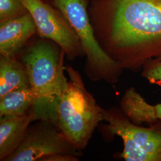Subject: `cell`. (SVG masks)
Here are the masks:
<instances>
[{"instance_id":"16","label":"cell","mask_w":161,"mask_h":161,"mask_svg":"<svg viewBox=\"0 0 161 161\" xmlns=\"http://www.w3.org/2000/svg\"><path fill=\"white\" fill-rule=\"evenodd\" d=\"M155 108L157 118L158 119V120L161 121V103L155 105Z\"/></svg>"},{"instance_id":"8","label":"cell","mask_w":161,"mask_h":161,"mask_svg":"<svg viewBox=\"0 0 161 161\" xmlns=\"http://www.w3.org/2000/svg\"><path fill=\"white\" fill-rule=\"evenodd\" d=\"M36 32V26L29 13L0 22L1 56L16 57L27 41Z\"/></svg>"},{"instance_id":"15","label":"cell","mask_w":161,"mask_h":161,"mask_svg":"<svg viewBox=\"0 0 161 161\" xmlns=\"http://www.w3.org/2000/svg\"><path fill=\"white\" fill-rule=\"evenodd\" d=\"M79 157L67 154H53L46 156L41 158L39 161H78Z\"/></svg>"},{"instance_id":"1","label":"cell","mask_w":161,"mask_h":161,"mask_svg":"<svg viewBox=\"0 0 161 161\" xmlns=\"http://www.w3.org/2000/svg\"><path fill=\"white\" fill-rule=\"evenodd\" d=\"M94 34L123 69L161 60V0H93Z\"/></svg>"},{"instance_id":"2","label":"cell","mask_w":161,"mask_h":161,"mask_svg":"<svg viewBox=\"0 0 161 161\" xmlns=\"http://www.w3.org/2000/svg\"><path fill=\"white\" fill-rule=\"evenodd\" d=\"M42 38L30 46L22 58L34 96L30 112L35 121H49L58 128V105L66 56L56 43Z\"/></svg>"},{"instance_id":"3","label":"cell","mask_w":161,"mask_h":161,"mask_svg":"<svg viewBox=\"0 0 161 161\" xmlns=\"http://www.w3.org/2000/svg\"><path fill=\"white\" fill-rule=\"evenodd\" d=\"M64 70L69 80L64 73L58 105V127L70 144L80 151L86 148L104 117L80 73L69 64L64 66Z\"/></svg>"},{"instance_id":"13","label":"cell","mask_w":161,"mask_h":161,"mask_svg":"<svg viewBox=\"0 0 161 161\" xmlns=\"http://www.w3.org/2000/svg\"><path fill=\"white\" fill-rule=\"evenodd\" d=\"M28 13L22 0H0V22Z\"/></svg>"},{"instance_id":"4","label":"cell","mask_w":161,"mask_h":161,"mask_svg":"<svg viewBox=\"0 0 161 161\" xmlns=\"http://www.w3.org/2000/svg\"><path fill=\"white\" fill-rule=\"evenodd\" d=\"M53 4L68 20L80 41L86 57L84 69L86 77L92 82L117 83L124 69L98 42L86 11V1L54 0Z\"/></svg>"},{"instance_id":"11","label":"cell","mask_w":161,"mask_h":161,"mask_svg":"<svg viewBox=\"0 0 161 161\" xmlns=\"http://www.w3.org/2000/svg\"><path fill=\"white\" fill-rule=\"evenodd\" d=\"M120 109L127 118L137 125L143 123L154 124L158 120L155 106L147 103L132 87L128 88L121 98Z\"/></svg>"},{"instance_id":"14","label":"cell","mask_w":161,"mask_h":161,"mask_svg":"<svg viewBox=\"0 0 161 161\" xmlns=\"http://www.w3.org/2000/svg\"><path fill=\"white\" fill-rule=\"evenodd\" d=\"M142 76L152 82H161V60H152L143 68Z\"/></svg>"},{"instance_id":"12","label":"cell","mask_w":161,"mask_h":161,"mask_svg":"<svg viewBox=\"0 0 161 161\" xmlns=\"http://www.w3.org/2000/svg\"><path fill=\"white\" fill-rule=\"evenodd\" d=\"M34 103L31 87L12 91L0 98V118L28 114Z\"/></svg>"},{"instance_id":"5","label":"cell","mask_w":161,"mask_h":161,"mask_svg":"<svg viewBox=\"0 0 161 161\" xmlns=\"http://www.w3.org/2000/svg\"><path fill=\"white\" fill-rule=\"evenodd\" d=\"M104 121L108 122L104 131L122 139L124 150L121 156L126 161H161V124L149 128L132 123L120 108H100Z\"/></svg>"},{"instance_id":"10","label":"cell","mask_w":161,"mask_h":161,"mask_svg":"<svg viewBox=\"0 0 161 161\" xmlns=\"http://www.w3.org/2000/svg\"><path fill=\"white\" fill-rule=\"evenodd\" d=\"M28 87L29 76L23 62L16 57L1 56L0 98L12 91Z\"/></svg>"},{"instance_id":"6","label":"cell","mask_w":161,"mask_h":161,"mask_svg":"<svg viewBox=\"0 0 161 161\" xmlns=\"http://www.w3.org/2000/svg\"><path fill=\"white\" fill-rule=\"evenodd\" d=\"M41 37L51 40L69 60L85 56L77 35L64 14L42 0H22Z\"/></svg>"},{"instance_id":"7","label":"cell","mask_w":161,"mask_h":161,"mask_svg":"<svg viewBox=\"0 0 161 161\" xmlns=\"http://www.w3.org/2000/svg\"><path fill=\"white\" fill-rule=\"evenodd\" d=\"M58 153L82 155L54 124L39 120L29 125L20 144L4 161H39Z\"/></svg>"},{"instance_id":"9","label":"cell","mask_w":161,"mask_h":161,"mask_svg":"<svg viewBox=\"0 0 161 161\" xmlns=\"http://www.w3.org/2000/svg\"><path fill=\"white\" fill-rule=\"evenodd\" d=\"M35 119L33 114L0 118V161H4L20 144L29 125Z\"/></svg>"}]
</instances>
